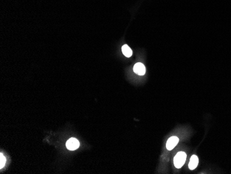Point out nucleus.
Returning <instances> with one entry per match:
<instances>
[{
	"instance_id": "nucleus-6",
	"label": "nucleus",
	"mask_w": 231,
	"mask_h": 174,
	"mask_svg": "<svg viewBox=\"0 0 231 174\" xmlns=\"http://www.w3.org/2000/svg\"><path fill=\"white\" fill-rule=\"evenodd\" d=\"M122 52H123V53L126 56V57H128V58L131 57L133 53L131 49L129 48V46L127 45L123 46V47H122Z\"/></svg>"
},
{
	"instance_id": "nucleus-2",
	"label": "nucleus",
	"mask_w": 231,
	"mask_h": 174,
	"mask_svg": "<svg viewBox=\"0 0 231 174\" xmlns=\"http://www.w3.org/2000/svg\"><path fill=\"white\" fill-rule=\"evenodd\" d=\"M80 143L75 138H71L66 143V147L70 150H74L79 147Z\"/></svg>"
},
{
	"instance_id": "nucleus-7",
	"label": "nucleus",
	"mask_w": 231,
	"mask_h": 174,
	"mask_svg": "<svg viewBox=\"0 0 231 174\" xmlns=\"http://www.w3.org/2000/svg\"><path fill=\"white\" fill-rule=\"evenodd\" d=\"M0 161H1V163H0V168L2 169L4 167L5 163H6V158H5L2 153L0 154Z\"/></svg>"
},
{
	"instance_id": "nucleus-4",
	"label": "nucleus",
	"mask_w": 231,
	"mask_h": 174,
	"mask_svg": "<svg viewBox=\"0 0 231 174\" xmlns=\"http://www.w3.org/2000/svg\"><path fill=\"white\" fill-rule=\"evenodd\" d=\"M134 71L138 75L143 76L145 73V65L143 63H138L134 65Z\"/></svg>"
},
{
	"instance_id": "nucleus-5",
	"label": "nucleus",
	"mask_w": 231,
	"mask_h": 174,
	"mask_svg": "<svg viewBox=\"0 0 231 174\" xmlns=\"http://www.w3.org/2000/svg\"><path fill=\"white\" fill-rule=\"evenodd\" d=\"M198 164H199V159H198V157L197 155H193L190 158V162H189V169L191 170L194 169L195 168L197 167Z\"/></svg>"
},
{
	"instance_id": "nucleus-3",
	"label": "nucleus",
	"mask_w": 231,
	"mask_h": 174,
	"mask_svg": "<svg viewBox=\"0 0 231 174\" xmlns=\"http://www.w3.org/2000/svg\"><path fill=\"white\" fill-rule=\"evenodd\" d=\"M179 142V138L177 137H171L167 140L166 144V148L167 150H171L176 147Z\"/></svg>"
},
{
	"instance_id": "nucleus-1",
	"label": "nucleus",
	"mask_w": 231,
	"mask_h": 174,
	"mask_svg": "<svg viewBox=\"0 0 231 174\" xmlns=\"http://www.w3.org/2000/svg\"><path fill=\"white\" fill-rule=\"evenodd\" d=\"M186 154L184 152H179L174 158V165L176 168H181L184 165L186 160Z\"/></svg>"
}]
</instances>
